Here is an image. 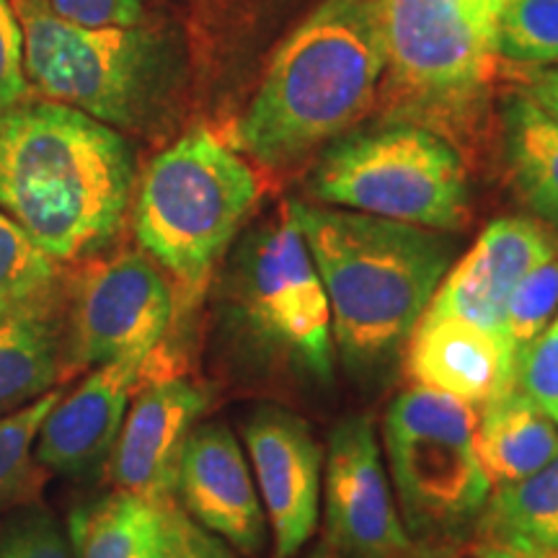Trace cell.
<instances>
[{"mask_svg": "<svg viewBox=\"0 0 558 558\" xmlns=\"http://www.w3.org/2000/svg\"><path fill=\"white\" fill-rule=\"evenodd\" d=\"M522 94H527L543 111L558 120V65L530 70Z\"/></svg>", "mask_w": 558, "mask_h": 558, "instance_id": "cell-32", "label": "cell"}, {"mask_svg": "<svg viewBox=\"0 0 558 558\" xmlns=\"http://www.w3.org/2000/svg\"><path fill=\"white\" fill-rule=\"evenodd\" d=\"M135 186L124 132L47 99L0 111V209L58 264L114 241Z\"/></svg>", "mask_w": 558, "mask_h": 558, "instance_id": "cell-1", "label": "cell"}, {"mask_svg": "<svg viewBox=\"0 0 558 558\" xmlns=\"http://www.w3.org/2000/svg\"><path fill=\"white\" fill-rule=\"evenodd\" d=\"M476 538L525 543L558 554V452L527 478L492 488Z\"/></svg>", "mask_w": 558, "mask_h": 558, "instance_id": "cell-21", "label": "cell"}, {"mask_svg": "<svg viewBox=\"0 0 558 558\" xmlns=\"http://www.w3.org/2000/svg\"><path fill=\"white\" fill-rule=\"evenodd\" d=\"M226 295L241 329L318 380L333 378L331 308L290 205L246 235Z\"/></svg>", "mask_w": 558, "mask_h": 558, "instance_id": "cell-9", "label": "cell"}, {"mask_svg": "<svg viewBox=\"0 0 558 558\" xmlns=\"http://www.w3.org/2000/svg\"><path fill=\"white\" fill-rule=\"evenodd\" d=\"M476 407L422 386L388 407L383 445L414 543H458L476 530L492 494L476 452Z\"/></svg>", "mask_w": 558, "mask_h": 558, "instance_id": "cell-8", "label": "cell"}, {"mask_svg": "<svg viewBox=\"0 0 558 558\" xmlns=\"http://www.w3.org/2000/svg\"><path fill=\"white\" fill-rule=\"evenodd\" d=\"M62 378L54 320L0 316V416L29 407Z\"/></svg>", "mask_w": 558, "mask_h": 558, "instance_id": "cell-22", "label": "cell"}, {"mask_svg": "<svg viewBox=\"0 0 558 558\" xmlns=\"http://www.w3.org/2000/svg\"><path fill=\"white\" fill-rule=\"evenodd\" d=\"M0 558H73L68 533L45 505L29 501L0 522Z\"/></svg>", "mask_w": 558, "mask_h": 558, "instance_id": "cell-27", "label": "cell"}, {"mask_svg": "<svg viewBox=\"0 0 558 558\" xmlns=\"http://www.w3.org/2000/svg\"><path fill=\"white\" fill-rule=\"evenodd\" d=\"M305 558H331V554L324 546V548H316V550H313V554H308Z\"/></svg>", "mask_w": 558, "mask_h": 558, "instance_id": "cell-35", "label": "cell"}, {"mask_svg": "<svg viewBox=\"0 0 558 558\" xmlns=\"http://www.w3.org/2000/svg\"><path fill=\"white\" fill-rule=\"evenodd\" d=\"M254 481L277 558H295L318 530L324 452L303 418L262 409L243 424Z\"/></svg>", "mask_w": 558, "mask_h": 558, "instance_id": "cell-12", "label": "cell"}, {"mask_svg": "<svg viewBox=\"0 0 558 558\" xmlns=\"http://www.w3.org/2000/svg\"><path fill=\"white\" fill-rule=\"evenodd\" d=\"M60 396V390L52 388L29 407L0 416V507L11 505L26 492L32 476L34 442H37L41 422Z\"/></svg>", "mask_w": 558, "mask_h": 558, "instance_id": "cell-25", "label": "cell"}, {"mask_svg": "<svg viewBox=\"0 0 558 558\" xmlns=\"http://www.w3.org/2000/svg\"><path fill=\"white\" fill-rule=\"evenodd\" d=\"M177 303L173 284L145 251H122L90 264L70 298L62 378L132 352H156Z\"/></svg>", "mask_w": 558, "mask_h": 558, "instance_id": "cell-10", "label": "cell"}, {"mask_svg": "<svg viewBox=\"0 0 558 558\" xmlns=\"http://www.w3.org/2000/svg\"><path fill=\"white\" fill-rule=\"evenodd\" d=\"M501 0H378L386 120L458 140L492 99Z\"/></svg>", "mask_w": 558, "mask_h": 558, "instance_id": "cell-5", "label": "cell"}, {"mask_svg": "<svg viewBox=\"0 0 558 558\" xmlns=\"http://www.w3.org/2000/svg\"><path fill=\"white\" fill-rule=\"evenodd\" d=\"M207 407V390L179 375L140 383L109 456L114 488L150 501L177 499L181 450Z\"/></svg>", "mask_w": 558, "mask_h": 558, "instance_id": "cell-13", "label": "cell"}, {"mask_svg": "<svg viewBox=\"0 0 558 558\" xmlns=\"http://www.w3.org/2000/svg\"><path fill=\"white\" fill-rule=\"evenodd\" d=\"M177 501L235 554L256 556L267 541V514L241 442L226 424H197L179 460Z\"/></svg>", "mask_w": 558, "mask_h": 558, "instance_id": "cell-15", "label": "cell"}, {"mask_svg": "<svg viewBox=\"0 0 558 558\" xmlns=\"http://www.w3.org/2000/svg\"><path fill=\"white\" fill-rule=\"evenodd\" d=\"M499 58L518 65H558V0H501Z\"/></svg>", "mask_w": 558, "mask_h": 558, "instance_id": "cell-24", "label": "cell"}, {"mask_svg": "<svg viewBox=\"0 0 558 558\" xmlns=\"http://www.w3.org/2000/svg\"><path fill=\"white\" fill-rule=\"evenodd\" d=\"M60 295L58 262L0 209V316L54 320Z\"/></svg>", "mask_w": 558, "mask_h": 558, "instance_id": "cell-23", "label": "cell"}, {"mask_svg": "<svg viewBox=\"0 0 558 558\" xmlns=\"http://www.w3.org/2000/svg\"><path fill=\"white\" fill-rule=\"evenodd\" d=\"M476 452L492 488L541 471L558 452V424L525 390L512 386L478 407Z\"/></svg>", "mask_w": 558, "mask_h": 558, "instance_id": "cell-18", "label": "cell"}, {"mask_svg": "<svg viewBox=\"0 0 558 558\" xmlns=\"http://www.w3.org/2000/svg\"><path fill=\"white\" fill-rule=\"evenodd\" d=\"M331 308L344 365L373 373L414 333L448 275L456 246L442 230L344 207L290 202Z\"/></svg>", "mask_w": 558, "mask_h": 558, "instance_id": "cell-2", "label": "cell"}, {"mask_svg": "<svg viewBox=\"0 0 558 558\" xmlns=\"http://www.w3.org/2000/svg\"><path fill=\"white\" fill-rule=\"evenodd\" d=\"M471 554L476 558H558V554L525 546V543L492 541V538H476V543L471 546Z\"/></svg>", "mask_w": 558, "mask_h": 558, "instance_id": "cell-33", "label": "cell"}, {"mask_svg": "<svg viewBox=\"0 0 558 558\" xmlns=\"http://www.w3.org/2000/svg\"><path fill=\"white\" fill-rule=\"evenodd\" d=\"M318 205L432 230H458L471 215V184L456 143L414 122L383 120L344 132L308 179Z\"/></svg>", "mask_w": 558, "mask_h": 558, "instance_id": "cell-7", "label": "cell"}, {"mask_svg": "<svg viewBox=\"0 0 558 558\" xmlns=\"http://www.w3.org/2000/svg\"><path fill=\"white\" fill-rule=\"evenodd\" d=\"M558 316V254L533 267L507 303L505 331L514 360Z\"/></svg>", "mask_w": 558, "mask_h": 558, "instance_id": "cell-26", "label": "cell"}, {"mask_svg": "<svg viewBox=\"0 0 558 558\" xmlns=\"http://www.w3.org/2000/svg\"><path fill=\"white\" fill-rule=\"evenodd\" d=\"M383 73L378 0H324L271 58L235 130L241 150L267 169L308 158L375 107Z\"/></svg>", "mask_w": 558, "mask_h": 558, "instance_id": "cell-3", "label": "cell"}, {"mask_svg": "<svg viewBox=\"0 0 558 558\" xmlns=\"http://www.w3.org/2000/svg\"><path fill=\"white\" fill-rule=\"evenodd\" d=\"M514 349L507 339L456 316H422L407 341L414 386L484 407L514 386Z\"/></svg>", "mask_w": 558, "mask_h": 558, "instance_id": "cell-17", "label": "cell"}, {"mask_svg": "<svg viewBox=\"0 0 558 558\" xmlns=\"http://www.w3.org/2000/svg\"><path fill=\"white\" fill-rule=\"evenodd\" d=\"M556 254L558 235L538 220L488 222L478 241L450 264L424 316H456L507 339L505 313L514 288L530 269Z\"/></svg>", "mask_w": 558, "mask_h": 558, "instance_id": "cell-14", "label": "cell"}, {"mask_svg": "<svg viewBox=\"0 0 558 558\" xmlns=\"http://www.w3.org/2000/svg\"><path fill=\"white\" fill-rule=\"evenodd\" d=\"M262 184L239 150L194 128L150 160L132 199L140 248L192 303L254 213Z\"/></svg>", "mask_w": 558, "mask_h": 558, "instance_id": "cell-6", "label": "cell"}, {"mask_svg": "<svg viewBox=\"0 0 558 558\" xmlns=\"http://www.w3.org/2000/svg\"><path fill=\"white\" fill-rule=\"evenodd\" d=\"M58 16L81 26L145 24L150 0H47Z\"/></svg>", "mask_w": 558, "mask_h": 558, "instance_id": "cell-31", "label": "cell"}, {"mask_svg": "<svg viewBox=\"0 0 558 558\" xmlns=\"http://www.w3.org/2000/svg\"><path fill=\"white\" fill-rule=\"evenodd\" d=\"M153 352L94 367L65 399L50 409L34 442V463L60 476H83L99 469L114 450L132 396L143 383Z\"/></svg>", "mask_w": 558, "mask_h": 558, "instance_id": "cell-16", "label": "cell"}, {"mask_svg": "<svg viewBox=\"0 0 558 558\" xmlns=\"http://www.w3.org/2000/svg\"><path fill=\"white\" fill-rule=\"evenodd\" d=\"M24 26V68L41 99L65 104L120 132L166 120L181 86V50L150 24L81 26L47 0H13Z\"/></svg>", "mask_w": 558, "mask_h": 558, "instance_id": "cell-4", "label": "cell"}, {"mask_svg": "<svg viewBox=\"0 0 558 558\" xmlns=\"http://www.w3.org/2000/svg\"><path fill=\"white\" fill-rule=\"evenodd\" d=\"M514 386L558 424V316L518 354Z\"/></svg>", "mask_w": 558, "mask_h": 558, "instance_id": "cell-29", "label": "cell"}, {"mask_svg": "<svg viewBox=\"0 0 558 558\" xmlns=\"http://www.w3.org/2000/svg\"><path fill=\"white\" fill-rule=\"evenodd\" d=\"M501 156L522 205L558 233V120L522 90L501 107Z\"/></svg>", "mask_w": 558, "mask_h": 558, "instance_id": "cell-19", "label": "cell"}, {"mask_svg": "<svg viewBox=\"0 0 558 558\" xmlns=\"http://www.w3.org/2000/svg\"><path fill=\"white\" fill-rule=\"evenodd\" d=\"M326 550L331 558H409L416 543L396 507L367 416H347L326 450Z\"/></svg>", "mask_w": 558, "mask_h": 558, "instance_id": "cell-11", "label": "cell"}, {"mask_svg": "<svg viewBox=\"0 0 558 558\" xmlns=\"http://www.w3.org/2000/svg\"><path fill=\"white\" fill-rule=\"evenodd\" d=\"M409 558H476L473 554H465L456 543H416Z\"/></svg>", "mask_w": 558, "mask_h": 558, "instance_id": "cell-34", "label": "cell"}, {"mask_svg": "<svg viewBox=\"0 0 558 558\" xmlns=\"http://www.w3.org/2000/svg\"><path fill=\"white\" fill-rule=\"evenodd\" d=\"M24 68V26L13 0H0V111L29 99Z\"/></svg>", "mask_w": 558, "mask_h": 558, "instance_id": "cell-30", "label": "cell"}, {"mask_svg": "<svg viewBox=\"0 0 558 558\" xmlns=\"http://www.w3.org/2000/svg\"><path fill=\"white\" fill-rule=\"evenodd\" d=\"M160 505L130 492L75 507L68 518L73 558H145L160 530Z\"/></svg>", "mask_w": 558, "mask_h": 558, "instance_id": "cell-20", "label": "cell"}, {"mask_svg": "<svg viewBox=\"0 0 558 558\" xmlns=\"http://www.w3.org/2000/svg\"><path fill=\"white\" fill-rule=\"evenodd\" d=\"M145 558H239L226 541L202 527L177 499L160 505V530Z\"/></svg>", "mask_w": 558, "mask_h": 558, "instance_id": "cell-28", "label": "cell"}]
</instances>
